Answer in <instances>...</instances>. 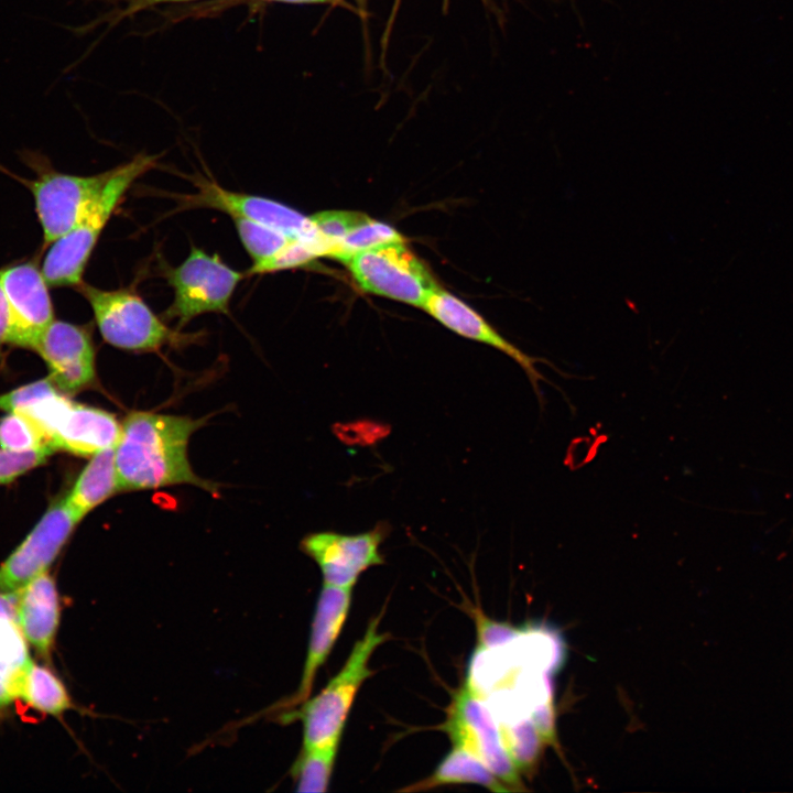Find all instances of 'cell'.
Instances as JSON below:
<instances>
[{
    "instance_id": "obj_11",
    "label": "cell",
    "mask_w": 793,
    "mask_h": 793,
    "mask_svg": "<svg viewBox=\"0 0 793 793\" xmlns=\"http://www.w3.org/2000/svg\"><path fill=\"white\" fill-rule=\"evenodd\" d=\"M197 192L181 196L182 209L207 207L260 222L275 229L289 239L317 242L318 237L311 217L276 200L228 191L214 181L199 178Z\"/></svg>"
},
{
    "instance_id": "obj_5",
    "label": "cell",
    "mask_w": 793,
    "mask_h": 793,
    "mask_svg": "<svg viewBox=\"0 0 793 793\" xmlns=\"http://www.w3.org/2000/svg\"><path fill=\"white\" fill-rule=\"evenodd\" d=\"M76 289L89 304L101 337L113 347L152 351L184 338L131 290H101L84 282Z\"/></svg>"
},
{
    "instance_id": "obj_22",
    "label": "cell",
    "mask_w": 793,
    "mask_h": 793,
    "mask_svg": "<svg viewBox=\"0 0 793 793\" xmlns=\"http://www.w3.org/2000/svg\"><path fill=\"white\" fill-rule=\"evenodd\" d=\"M337 749H302L292 770L297 792L327 791Z\"/></svg>"
},
{
    "instance_id": "obj_17",
    "label": "cell",
    "mask_w": 793,
    "mask_h": 793,
    "mask_svg": "<svg viewBox=\"0 0 793 793\" xmlns=\"http://www.w3.org/2000/svg\"><path fill=\"white\" fill-rule=\"evenodd\" d=\"M120 431L121 425L112 414L72 401L53 431L51 444L55 452L91 457L115 447Z\"/></svg>"
},
{
    "instance_id": "obj_12",
    "label": "cell",
    "mask_w": 793,
    "mask_h": 793,
    "mask_svg": "<svg viewBox=\"0 0 793 793\" xmlns=\"http://www.w3.org/2000/svg\"><path fill=\"white\" fill-rule=\"evenodd\" d=\"M79 522L65 498L53 503L0 565V591L14 593L46 572Z\"/></svg>"
},
{
    "instance_id": "obj_19",
    "label": "cell",
    "mask_w": 793,
    "mask_h": 793,
    "mask_svg": "<svg viewBox=\"0 0 793 793\" xmlns=\"http://www.w3.org/2000/svg\"><path fill=\"white\" fill-rule=\"evenodd\" d=\"M449 784H478L495 792L509 791L482 761L455 746L432 774L401 791L420 792Z\"/></svg>"
},
{
    "instance_id": "obj_26",
    "label": "cell",
    "mask_w": 793,
    "mask_h": 793,
    "mask_svg": "<svg viewBox=\"0 0 793 793\" xmlns=\"http://www.w3.org/2000/svg\"><path fill=\"white\" fill-rule=\"evenodd\" d=\"M0 447L12 452L48 448L55 453L42 431L19 413H7L0 420Z\"/></svg>"
},
{
    "instance_id": "obj_1",
    "label": "cell",
    "mask_w": 793,
    "mask_h": 793,
    "mask_svg": "<svg viewBox=\"0 0 793 793\" xmlns=\"http://www.w3.org/2000/svg\"><path fill=\"white\" fill-rule=\"evenodd\" d=\"M202 424L204 420L186 416L130 413L115 446L120 491L182 484L216 491V485L193 471L187 458L188 439Z\"/></svg>"
},
{
    "instance_id": "obj_18",
    "label": "cell",
    "mask_w": 793,
    "mask_h": 793,
    "mask_svg": "<svg viewBox=\"0 0 793 793\" xmlns=\"http://www.w3.org/2000/svg\"><path fill=\"white\" fill-rule=\"evenodd\" d=\"M118 491L115 447H109L91 456L65 497V502L82 521L88 512Z\"/></svg>"
},
{
    "instance_id": "obj_30",
    "label": "cell",
    "mask_w": 793,
    "mask_h": 793,
    "mask_svg": "<svg viewBox=\"0 0 793 793\" xmlns=\"http://www.w3.org/2000/svg\"><path fill=\"white\" fill-rule=\"evenodd\" d=\"M530 718L543 741L553 742L555 739V711L552 699L536 705L532 709Z\"/></svg>"
},
{
    "instance_id": "obj_16",
    "label": "cell",
    "mask_w": 793,
    "mask_h": 793,
    "mask_svg": "<svg viewBox=\"0 0 793 793\" xmlns=\"http://www.w3.org/2000/svg\"><path fill=\"white\" fill-rule=\"evenodd\" d=\"M14 593L17 624L39 655L50 660L61 619L54 578L46 571Z\"/></svg>"
},
{
    "instance_id": "obj_4",
    "label": "cell",
    "mask_w": 793,
    "mask_h": 793,
    "mask_svg": "<svg viewBox=\"0 0 793 793\" xmlns=\"http://www.w3.org/2000/svg\"><path fill=\"white\" fill-rule=\"evenodd\" d=\"M20 160L34 173L23 178L0 165V171L23 184L32 194L34 209L42 229L40 253L66 235L108 180L111 170L82 176L59 172L40 151L23 150Z\"/></svg>"
},
{
    "instance_id": "obj_10",
    "label": "cell",
    "mask_w": 793,
    "mask_h": 793,
    "mask_svg": "<svg viewBox=\"0 0 793 793\" xmlns=\"http://www.w3.org/2000/svg\"><path fill=\"white\" fill-rule=\"evenodd\" d=\"M387 522L357 534L314 532L301 542V550L319 567L324 584L352 588L368 568L383 563L380 546L388 536Z\"/></svg>"
},
{
    "instance_id": "obj_9",
    "label": "cell",
    "mask_w": 793,
    "mask_h": 793,
    "mask_svg": "<svg viewBox=\"0 0 793 793\" xmlns=\"http://www.w3.org/2000/svg\"><path fill=\"white\" fill-rule=\"evenodd\" d=\"M9 309V344L33 350L55 319L54 305L42 268L35 258L0 269Z\"/></svg>"
},
{
    "instance_id": "obj_8",
    "label": "cell",
    "mask_w": 793,
    "mask_h": 793,
    "mask_svg": "<svg viewBox=\"0 0 793 793\" xmlns=\"http://www.w3.org/2000/svg\"><path fill=\"white\" fill-rule=\"evenodd\" d=\"M443 729L453 746L482 761L504 785L519 789L518 768L507 750L500 724L469 681L455 695Z\"/></svg>"
},
{
    "instance_id": "obj_25",
    "label": "cell",
    "mask_w": 793,
    "mask_h": 793,
    "mask_svg": "<svg viewBox=\"0 0 793 793\" xmlns=\"http://www.w3.org/2000/svg\"><path fill=\"white\" fill-rule=\"evenodd\" d=\"M502 737L507 750L518 769H529L534 765L543 739L530 716L504 724Z\"/></svg>"
},
{
    "instance_id": "obj_14",
    "label": "cell",
    "mask_w": 793,
    "mask_h": 793,
    "mask_svg": "<svg viewBox=\"0 0 793 793\" xmlns=\"http://www.w3.org/2000/svg\"><path fill=\"white\" fill-rule=\"evenodd\" d=\"M422 308L459 336L488 345L513 359L525 372L537 399L542 402L539 383L545 378L536 369V365L548 363L547 360L533 357L519 349L479 313L439 286L427 295Z\"/></svg>"
},
{
    "instance_id": "obj_24",
    "label": "cell",
    "mask_w": 793,
    "mask_h": 793,
    "mask_svg": "<svg viewBox=\"0 0 793 793\" xmlns=\"http://www.w3.org/2000/svg\"><path fill=\"white\" fill-rule=\"evenodd\" d=\"M238 236L252 259L259 264L278 253L291 239L282 232L247 218L231 217Z\"/></svg>"
},
{
    "instance_id": "obj_20",
    "label": "cell",
    "mask_w": 793,
    "mask_h": 793,
    "mask_svg": "<svg viewBox=\"0 0 793 793\" xmlns=\"http://www.w3.org/2000/svg\"><path fill=\"white\" fill-rule=\"evenodd\" d=\"M32 660L28 642L14 619L0 621V708L20 697L21 682Z\"/></svg>"
},
{
    "instance_id": "obj_32",
    "label": "cell",
    "mask_w": 793,
    "mask_h": 793,
    "mask_svg": "<svg viewBox=\"0 0 793 793\" xmlns=\"http://www.w3.org/2000/svg\"><path fill=\"white\" fill-rule=\"evenodd\" d=\"M274 1L291 2V3H327V2H333L334 0H274Z\"/></svg>"
},
{
    "instance_id": "obj_23",
    "label": "cell",
    "mask_w": 793,
    "mask_h": 793,
    "mask_svg": "<svg viewBox=\"0 0 793 793\" xmlns=\"http://www.w3.org/2000/svg\"><path fill=\"white\" fill-rule=\"evenodd\" d=\"M395 241H404L400 232L387 224L369 218L345 236L330 257L345 263L360 251Z\"/></svg>"
},
{
    "instance_id": "obj_33",
    "label": "cell",
    "mask_w": 793,
    "mask_h": 793,
    "mask_svg": "<svg viewBox=\"0 0 793 793\" xmlns=\"http://www.w3.org/2000/svg\"><path fill=\"white\" fill-rule=\"evenodd\" d=\"M175 2V1H188V0H141L142 3L145 4H152V3H159V2Z\"/></svg>"
},
{
    "instance_id": "obj_7",
    "label": "cell",
    "mask_w": 793,
    "mask_h": 793,
    "mask_svg": "<svg viewBox=\"0 0 793 793\" xmlns=\"http://www.w3.org/2000/svg\"><path fill=\"white\" fill-rule=\"evenodd\" d=\"M366 292L423 307L438 285L404 241L384 243L354 254L345 262Z\"/></svg>"
},
{
    "instance_id": "obj_28",
    "label": "cell",
    "mask_w": 793,
    "mask_h": 793,
    "mask_svg": "<svg viewBox=\"0 0 793 793\" xmlns=\"http://www.w3.org/2000/svg\"><path fill=\"white\" fill-rule=\"evenodd\" d=\"M54 454L43 448L29 452H12L0 447V485H6L21 475L43 465Z\"/></svg>"
},
{
    "instance_id": "obj_13",
    "label": "cell",
    "mask_w": 793,
    "mask_h": 793,
    "mask_svg": "<svg viewBox=\"0 0 793 793\" xmlns=\"http://www.w3.org/2000/svg\"><path fill=\"white\" fill-rule=\"evenodd\" d=\"M33 350L48 368V378L65 393H76L96 378V354L86 326L54 319Z\"/></svg>"
},
{
    "instance_id": "obj_27",
    "label": "cell",
    "mask_w": 793,
    "mask_h": 793,
    "mask_svg": "<svg viewBox=\"0 0 793 793\" xmlns=\"http://www.w3.org/2000/svg\"><path fill=\"white\" fill-rule=\"evenodd\" d=\"M316 229L324 257H330L337 243L354 228L368 220L357 211L328 210L309 216Z\"/></svg>"
},
{
    "instance_id": "obj_29",
    "label": "cell",
    "mask_w": 793,
    "mask_h": 793,
    "mask_svg": "<svg viewBox=\"0 0 793 793\" xmlns=\"http://www.w3.org/2000/svg\"><path fill=\"white\" fill-rule=\"evenodd\" d=\"M478 643L484 650L497 649L517 640L523 630L508 623L495 621L474 609Z\"/></svg>"
},
{
    "instance_id": "obj_6",
    "label": "cell",
    "mask_w": 793,
    "mask_h": 793,
    "mask_svg": "<svg viewBox=\"0 0 793 793\" xmlns=\"http://www.w3.org/2000/svg\"><path fill=\"white\" fill-rule=\"evenodd\" d=\"M174 298L165 311L177 319L178 328L205 313H229L233 292L243 273L227 265L218 254L192 247L188 257L176 268L165 270Z\"/></svg>"
},
{
    "instance_id": "obj_2",
    "label": "cell",
    "mask_w": 793,
    "mask_h": 793,
    "mask_svg": "<svg viewBox=\"0 0 793 793\" xmlns=\"http://www.w3.org/2000/svg\"><path fill=\"white\" fill-rule=\"evenodd\" d=\"M157 156L139 154L111 173L75 226L45 249L42 272L50 286L77 287L98 239L131 185L156 165Z\"/></svg>"
},
{
    "instance_id": "obj_3",
    "label": "cell",
    "mask_w": 793,
    "mask_h": 793,
    "mask_svg": "<svg viewBox=\"0 0 793 793\" xmlns=\"http://www.w3.org/2000/svg\"><path fill=\"white\" fill-rule=\"evenodd\" d=\"M379 622L380 616L370 620L341 670L317 696L306 699L296 711L283 714L286 721L302 720V749L338 748L356 695L372 674L370 658L389 637L379 631Z\"/></svg>"
},
{
    "instance_id": "obj_15",
    "label": "cell",
    "mask_w": 793,
    "mask_h": 793,
    "mask_svg": "<svg viewBox=\"0 0 793 793\" xmlns=\"http://www.w3.org/2000/svg\"><path fill=\"white\" fill-rule=\"evenodd\" d=\"M352 588L324 584L313 616L307 654L297 691L284 704L301 705L309 698L315 676L330 654L347 619Z\"/></svg>"
},
{
    "instance_id": "obj_21",
    "label": "cell",
    "mask_w": 793,
    "mask_h": 793,
    "mask_svg": "<svg viewBox=\"0 0 793 793\" xmlns=\"http://www.w3.org/2000/svg\"><path fill=\"white\" fill-rule=\"evenodd\" d=\"M19 698L52 716H59L73 707L64 683L51 670L32 661L24 672Z\"/></svg>"
},
{
    "instance_id": "obj_31",
    "label": "cell",
    "mask_w": 793,
    "mask_h": 793,
    "mask_svg": "<svg viewBox=\"0 0 793 793\" xmlns=\"http://www.w3.org/2000/svg\"><path fill=\"white\" fill-rule=\"evenodd\" d=\"M9 327H10V321H9V309L7 300L2 290V285L0 282V354L2 350V347L7 344H9Z\"/></svg>"
}]
</instances>
